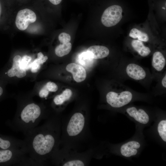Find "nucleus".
<instances>
[{
    "mask_svg": "<svg viewBox=\"0 0 166 166\" xmlns=\"http://www.w3.org/2000/svg\"><path fill=\"white\" fill-rule=\"evenodd\" d=\"M131 45L134 50L142 57L148 56L151 52L149 48L145 46L141 41L133 40L131 42Z\"/></svg>",
    "mask_w": 166,
    "mask_h": 166,
    "instance_id": "15",
    "label": "nucleus"
},
{
    "mask_svg": "<svg viewBox=\"0 0 166 166\" xmlns=\"http://www.w3.org/2000/svg\"><path fill=\"white\" fill-rule=\"evenodd\" d=\"M87 52L89 57L92 59H100L107 57L109 51L106 47L101 45H93L87 49Z\"/></svg>",
    "mask_w": 166,
    "mask_h": 166,
    "instance_id": "11",
    "label": "nucleus"
},
{
    "mask_svg": "<svg viewBox=\"0 0 166 166\" xmlns=\"http://www.w3.org/2000/svg\"><path fill=\"white\" fill-rule=\"evenodd\" d=\"M21 58V56L19 55L15 56L13 59L12 68L15 69H18L21 68L20 64Z\"/></svg>",
    "mask_w": 166,
    "mask_h": 166,
    "instance_id": "25",
    "label": "nucleus"
},
{
    "mask_svg": "<svg viewBox=\"0 0 166 166\" xmlns=\"http://www.w3.org/2000/svg\"><path fill=\"white\" fill-rule=\"evenodd\" d=\"M126 72L129 77L136 80H142L146 76L144 69L140 66L134 63H130L128 65Z\"/></svg>",
    "mask_w": 166,
    "mask_h": 166,
    "instance_id": "9",
    "label": "nucleus"
},
{
    "mask_svg": "<svg viewBox=\"0 0 166 166\" xmlns=\"http://www.w3.org/2000/svg\"><path fill=\"white\" fill-rule=\"evenodd\" d=\"M27 152L23 149H0V165L14 164L25 162Z\"/></svg>",
    "mask_w": 166,
    "mask_h": 166,
    "instance_id": "3",
    "label": "nucleus"
},
{
    "mask_svg": "<svg viewBox=\"0 0 166 166\" xmlns=\"http://www.w3.org/2000/svg\"><path fill=\"white\" fill-rule=\"evenodd\" d=\"M122 9L118 5H113L106 9L101 17L103 24L107 27L113 26L121 20L122 16Z\"/></svg>",
    "mask_w": 166,
    "mask_h": 166,
    "instance_id": "4",
    "label": "nucleus"
},
{
    "mask_svg": "<svg viewBox=\"0 0 166 166\" xmlns=\"http://www.w3.org/2000/svg\"><path fill=\"white\" fill-rule=\"evenodd\" d=\"M45 126L36 127L26 133L24 142L30 161L39 163L53 151L56 142L55 134Z\"/></svg>",
    "mask_w": 166,
    "mask_h": 166,
    "instance_id": "1",
    "label": "nucleus"
},
{
    "mask_svg": "<svg viewBox=\"0 0 166 166\" xmlns=\"http://www.w3.org/2000/svg\"><path fill=\"white\" fill-rule=\"evenodd\" d=\"M72 48L70 42L61 43L55 48V52L59 57H62L68 54L70 52Z\"/></svg>",
    "mask_w": 166,
    "mask_h": 166,
    "instance_id": "16",
    "label": "nucleus"
},
{
    "mask_svg": "<svg viewBox=\"0 0 166 166\" xmlns=\"http://www.w3.org/2000/svg\"><path fill=\"white\" fill-rule=\"evenodd\" d=\"M126 112L130 116L140 123L146 124L149 121L148 115L142 109L138 110L135 107H132L127 108Z\"/></svg>",
    "mask_w": 166,
    "mask_h": 166,
    "instance_id": "12",
    "label": "nucleus"
},
{
    "mask_svg": "<svg viewBox=\"0 0 166 166\" xmlns=\"http://www.w3.org/2000/svg\"><path fill=\"white\" fill-rule=\"evenodd\" d=\"M45 86L48 90L50 92H55L58 89L57 85L54 83L50 81L47 82Z\"/></svg>",
    "mask_w": 166,
    "mask_h": 166,
    "instance_id": "26",
    "label": "nucleus"
},
{
    "mask_svg": "<svg viewBox=\"0 0 166 166\" xmlns=\"http://www.w3.org/2000/svg\"><path fill=\"white\" fill-rule=\"evenodd\" d=\"M165 64V59L162 53L159 51L154 52L152 60L153 67L157 71H160L164 68Z\"/></svg>",
    "mask_w": 166,
    "mask_h": 166,
    "instance_id": "14",
    "label": "nucleus"
},
{
    "mask_svg": "<svg viewBox=\"0 0 166 166\" xmlns=\"http://www.w3.org/2000/svg\"><path fill=\"white\" fill-rule=\"evenodd\" d=\"M31 60V57L27 55L24 56L21 58L20 67L21 68L25 70L28 69L30 68V63Z\"/></svg>",
    "mask_w": 166,
    "mask_h": 166,
    "instance_id": "20",
    "label": "nucleus"
},
{
    "mask_svg": "<svg viewBox=\"0 0 166 166\" xmlns=\"http://www.w3.org/2000/svg\"><path fill=\"white\" fill-rule=\"evenodd\" d=\"M129 36L132 38H137L139 40L141 41L147 42L149 40L147 34L136 28H133L130 30Z\"/></svg>",
    "mask_w": 166,
    "mask_h": 166,
    "instance_id": "18",
    "label": "nucleus"
},
{
    "mask_svg": "<svg viewBox=\"0 0 166 166\" xmlns=\"http://www.w3.org/2000/svg\"><path fill=\"white\" fill-rule=\"evenodd\" d=\"M72 95V92L69 89H66L62 93L56 96L53 99L54 103L57 105H62L69 99Z\"/></svg>",
    "mask_w": 166,
    "mask_h": 166,
    "instance_id": "17",
    "label": "nucleus"
},
{
    "mask_svg": "<svg viewBox=\"0 0 166 166\" xmlns=\"http://www.w3.org/2000/svg\"><path fill=\"white\" fill-rule=\"evenodd\" d=\"M58 38L61 43L69 42L71 40L70 35L64 32L60 34L58 36Z\"/></svg>",
    "mask_w": 166,
    "mask_h": 166,
    "instance_id": "24",
    "label": "nucleus"
},
{
    "mask_svg": "<svg viewBox=\"0 0 166 166\" xmlns=\"http://www.w3.org/2000/svg\"><path fill=\"white\" fill-rule=\"evenodd\" d=\"M14 71L15 76L18 78H22L26 75V70L20 68L15 69L12 68H11Z\"/></svg>",
    "mask_w": 166,
    "mask_h": 166,
    "instance_id": "27",
    "label": "nucleus"
},
{
    "mask_svg": "<svg viewBox=\"0 0 166 166\" xmlns=\"http://www.w3.org/2000/svg\"><path fill=\"white\" fill-rule=\"evenodd\" d=\"M41 60L40 58L37 57L33 62L30 63V68L32 73H36L40 69L41 65L42 64Z\"/></svg>",
    "mask_w": 166,
    "mask_h": 166,
    "instance_id": "21",
    "label": "nucleus"
},
{
    "mask_svg": "<svg viewBox=\"0 0 166 166\" xmlns=\"http://www.w3.org/2000/svg\"><path fill=\"white\" fill-rule=\"evenodd\" d=\"M162 86L166 88V75L164 76L162 80Z\"/></svg>",
    "mask_w": 166,
    "mask_h": 166,
    "instance_id": "30",
    "label": "nucleus"
},
{
    "mask_svg": "<svg viewBox=\"0 0 166 166\" xmlns=\"http://www.w3.org/2000/svg\"><path fill=\"white\" fill-rule=\"evenodd\" d=\"M158 131L162 140L166 141V121L162 120L158 124Z\"/></svg>",
    "mask_w": 166,
    "mask_h": 166,
    "instance_id": "19",
    "label": "nucleus"
},
{
    "mask_svg": "<svg viewBox=\"0 0 166 166\" xmlns=\"http://www.w3.org/2000/svg\"><path fill=\"white\" fill-rule=\"evenodd\" d=\"M40 106L34 103L27 105L20 114L14 118V126L25 133L34 128L42 118Z\"/></svg>",
    "mask_w": 166,
    "mask_h": 166,
    "instance_id": "2",
    "label": "nucleus"
},
{
    "mask_svg": "<svg viewBox=\"0 0 166 166\" xmlns=\"http://www.w3.org/2000/svg\"><path fill=\"white\" fill-rule=\"evenodd\" d=\"M85 122V117L81 113H76L70 119L67 124L66 131L71 136L79 134L83 129Z\"/></svg>",
    "mask_w": 166,
    "mask_h": 166,
    "instance_id": "7",
    "label": "nucleus"
},
{
    "mask_svg": "<svg viewBox=\"0 0 166 166\" xmlns=\"http://www.w3.org/2000/svg\"><path fill=\"white\" fill-rule=\"evenodd\" d=\"M66 69L67 71L72 73L74 80L77 82L84 81L86 78V70L80 65L70 63L67 65Z\"/></svg>",
    "mask_w": 166,
    "mask_h": 166,
    "instance_id": "8",
    "label": "nucleus"
},
{
    "mask_svg": "<svg viewBox=\"0 0 166 166\" xmlns=\"http://www.w3.org/2000/svg\"><path fill=\"white\" fill-rule=\"evenodd\" d=\"M2 0H0V27L4 25L7 13Z\"/></svg>",
    "mask_w": 166,
    "mask_h": 166,
    "instance_id": "22",
    "label": "nucleus"
},
{
    "mask_svg": "<svg viewBox=\"0 0 166 166\" xmlns=\"http://www.w3.org/2000/svg\"><path fill=\"white\" fill-rule=\"evenodd\" d=\"M12 148L23 149L26 150L23 141L0 136V149Z\"/></svg>",
    "mask_w": 166,
    "mask_h": 166,
    "instance_id": "10",
    "label": "nucleus"
},
{
    "mask_svg": "<svg viewBox=\"0 0 166 166\" xmlns=\"http://www.w3.org/2000/svg\"><path fill=\"white\" fill-rule=\"evenodd\" d=\"M140 147V144L137 142L132 141L123 144L121 148L122 155L126 157H129L136 155L137 152V149Z\"/></svg>",
    "mask_w": 166,
    "mask_h": 166,
    "instance_id": "13",
    "label": "nucleus"
},
{
    "mask_svg": "<svg viewBox=\"0 0 166 166\" xmlns=\"http://www.w3.org/2000/svg\"><path fill=\"white\" fill-rule=\"evenodd\" d=\"M37 20L35 13L32 10L25 8L19 10L16 16L15 24L19 30H26L30 24L34 23Z\"/></svg>",
    "mask_w": 166,
    "mask_h": 166,
    "instance_id": "5",
    "label": "nucleus"
},
{
    "mask_svg": "<svg viewBox=\"0 0 166 166\" xmlns=\"http://www.w3.org/2000/svg\"><path fill=\"white\" fill-rule=\"evenodd\" d=\"M85 165L84 162L79 160H69L63 164V166H83Z\"/></svg>",
    "mask_w": 166,
    "mask_h": 166,
    "instance_id": "23",
    "label": "nucleus"
},
{
    "mask_svg": "<svg viewBox=\"0 0 166 166\" xmlns=\"http://www.w3.org/2000/svg\"><path fill=\"white\" fill-rule=\"evenodd\" d=\"M132 97V93L128 91H122L120 93L110 91L106 96L108 103L114 108H120L129 103Z\"/></svg>",
    "mask_w": 166,
    "mask_h": 166,
    "instance_id": "6",
    "label": "nucleus"
},
{
    "mask_svg": "<svg viewBox=\"0 0 166 166\" xmlns=\"http://www.w3.org/2000/svg\"><path fill=\"white\" fill-rule=\"evenodd\" d=\"M49 1L54 5H57L59 4L61 1L62 0H49Z\"/></svg>",
    "mask_w": 166,
    "mask_h": 166,
    "instance_id": "29",
    "label": "nucleus"
},
{
    "mask_svg": "<svg viewBox=\"0 0 166 166\" xmlns=\"http://www.w3.org/2000/svg\"><path fill=\"white\" fill-rule=\"evenodd\" d=\"M49 92L44 86L40 90L39 93V96L41 98H46L48 96Z\"/></svg>",
    "mask_w": 166,
    "mask_h": 166,
    "instance_id": "28",
    "label": "nucleus"
},
{
    "mask_svg": "<svg viewBox=\"0 0 166 166\" xmlns=\"http://www.w3.org/2000/svg\"><path fill=\"white\" fill-rule=\"evenodd\" d=\"M4 93V90L2 87L1 86L0 83V98L2 97Z\"/></svg>",
    "mask_w": 166,
    "mask_h": 166,
    "instance_id": "31",
    "label": "nucleus"
}]
</instances>
